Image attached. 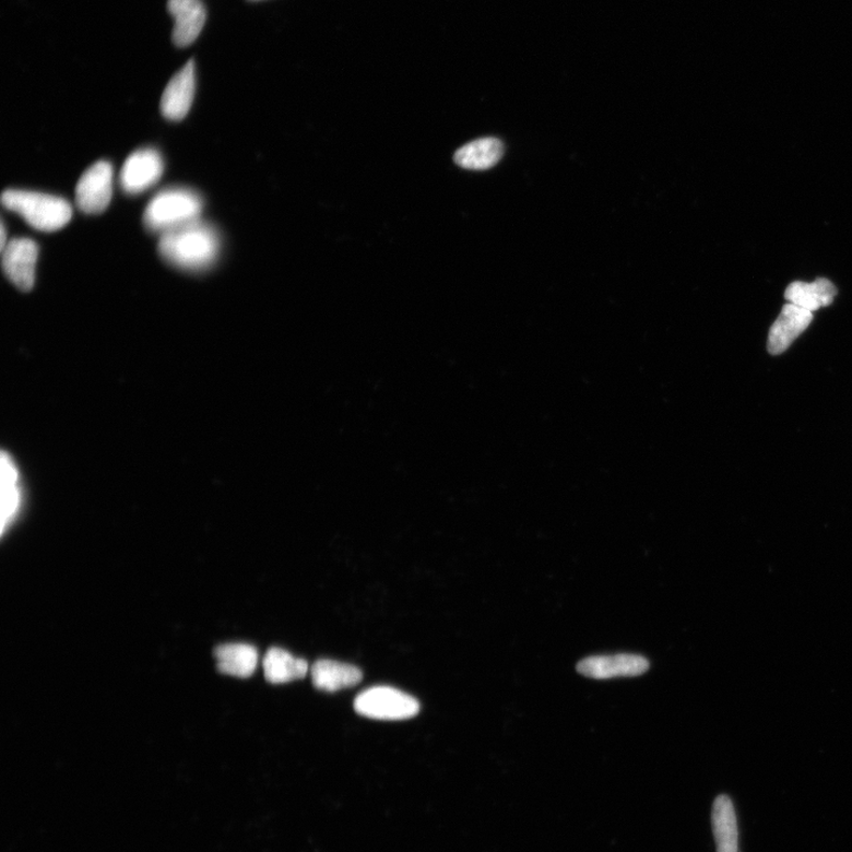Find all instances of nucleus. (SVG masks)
I'll return each mask as SVG.
<instances>
[{
    "label": "nucleus",
    "instance_id": "nucleus-13",
    "mask_svg": "<svg viewBox=\"0 0 852 852\" xmlns=\"http://www.w3.org/2000/svg\"><path fill=\"white\" fill-rule=\"evenodd\" d=\"M837 294L835 284L827 279H817L812 283L793 282L785 292L786 300L808 311L830 306Z\"/></svg>",
    "mask_w": 852,
    "mask_h": 852
},
{
    "label": "nucleus",
    "instance_id": "nucleus-5",
    "mask_svg": "<svg viewBox=\"0 0 852 852\" xmlns=\"http://www.w3.org/2000/svg\"><path fill=\"white\" fill-rule=\"evenodd\" d=\"M76 204L79 209L97 215L104 212L113 196V166L102 161L91 166L79 180L76 187Z\"/></svg>",
    "mask_w": 852,
    "mask_h": 852
},
{
    "label": "nucleus",
    "instance_id": "nucleus-14",
    "mask_svg": "<svg viewBox=\"0 0 852 852\" xmlns=\"http://www.w3.org/2000/svg\"><path fill=\"white\" fill-rule=\"evenodd\" d=\"M504 151V144L499 139L483 138L469 142L460 149L454 154V162L466 169L485 170L501 161Z\"/></svg>",
    "mask_w": 852,
    "mask_h": 852
},
{
    "label": "nucleus",
    "instance_id": "nucleus-6",
    "mask_svg": "<svg viewBox=\"0 0 852 852\" xmlns=\"http://www.w3.org/2000/svg\"><path fill=\"white\" fill-rule=\"evenodd\" d=\"M163 174L161 153L153 149H142L128 156L121 169L120 185L126 193L139 194L158 182Z\"/></svg>",
    "mask_w": 852,
    "mask_h": 852
},
{
    "label": "nucleus",
    "instance_id": "nucleus-18",
    "mask_svg": "<svg viewBox=\"0 0 852 852\" xmlns=\"http://www.w3.org/2000/svg\"><path fill=\"white\" fill-rule=\"evenodd\" d=\"M19 473L10 454H2V533L16 517L20 507Z\"/></svg>",
    "mask_w": 852,
    "mask_h": 852
},
{
    "label": "nucleus",
    "instance_id": "nucleus-15",
    "mask_svg": "<svg viewBox=\"0 0 852 852\" xmlns=\"http://www.w3.org/2000/svg\"><path fill=\"white\" fill-rule=\"evenodd\" d=\"M717 852H738V832L736 815L732 800L721 794L715 800L712 812Z\"/></svg>",
    "mask_w": 852,
    "mask_h": 852
},
{
    "label": "nucleus",
    "instance_id": "nucleus-1",
    "mask_svg": "<svg viewBox=\"0 0 852 852\" xmlns=\"http://www.w3.org/2000/svg\"><path fill=\"white\" fill-rule=\"evenodd\" d=\"M220 250L221 238L215 227L198 220L164 233L159 240L162 258L188 272H203L215 264Z\"/></svg>",
    "mask_w": 852,
    "mask_h": 852
},
{
    "label": "nucleus",
    "instance_id": "nucleus-12",
    "mask_svg": "<svg viewBox=\"0 0 852 852\" xmlns=\"http://www.w3.org/2000/svg\"><path fill=\"white\" fill-rule=\"evenodd\" d=\"M312 685L319 690L338 691L360 684L363 672L358 666L332 660H319L311 666Z\"/></svg>",
    "mask_w": 852,
    "mask_h": 852
},
{
    "label": "nucleus",
    "instance_id": "nucleus-3",
    "mask_svg": "<svg viewBox=\"0 0 852 852\" xmlns=\"http://www.w3.org/2000/svg\"><path fill=\"white\" fill-rule=\"evenodd\" d=\"M203 199L189 189L173 188L156 193L144 213V223L151 233L164 234L198 220Z\"/></svg>",
    "mask_w": 852,
    "mask_h": 852
},
{
    "label": "nucleus",
    "instance_id": "nucleus-7",
    "mask_svg": "<svg viewBox=\"0 0 852 852\" xmlns=\"http://www.w3.org/2000/svg\"><path fill=\"white\" fill-rule=\"evenodd\" d=\"M3 252L7 277L22 292H31L35 284L38 246L31 238H13Z\"/></svg>",
    "mask_w": 852,
    "mask_h": 852
},
{
    "label": "nucleus",
    "instance_id": "nucleus-10",
    "mask_svg": "<svg viewBox=\"0 0 852 852\" xmlns=\"http://www.w3.org/2000/svg\"><path fill=\"white\" fill-rule=\"evenodd\" d=\"M167 9L175 19V45L179 48L192 45L206 21V10L201 0H168Z\"/></svg>",
    "mask_w": 852,
    "mask_h": 852
},
{
    "label": "nucleus",
    "instance_id": "nucleus-8",
    "mask_svg": "<svg viewBox=\"0 0 852 852\" xmlns=\"http://www.w3.org/2000/svg\"><path fill=\"white\" fill-rule=\"evenodd\" d=\"M650 663L636 653H616V655L590 656L577 664L580 675L593 679L616 677H636L649 671Z\"/></svg>",
    "mask_w": 852,
    "mask_h": 852
},
{
    "label": "nucleus",
    "instance_id": "nucleus-16",
    "mask_svg": "<svg viewBox=\"0 0 852 852\" xmlns=\"http://www.w3.org/2000/svg\"><path fill=\"white\" fill-rule=\"evenodd\" d=\"M264 676L270 684L280 685L304 678L309 670L306 660L280 648L269 649L263 661Z\"/></svg>",
    "mask_w": 852,
    "mask_h": 852
},
{
    "label": "nucleus",
    "instance_id": "nucleus-19",
    "mask_svg": "<svg viewBox=\"0 0 852 852\" xmlns=\"http://www.w3.org/2000/svg\"><path fill=\"white\" fill-rule=\"evenodd\" d=\"M0 229H2V236H0V249H4L7 247V226L4 222H2V226H0Z\"/></svg>",
    "mask_w": 852,
    "mask_h": 852
},
{
    "label": "nucleus",
    "instance_id": "nucleus-2",
    "mask_svg": "<svg viewBox=\"0 0 852 852\" xmlns=\"http://www.w3.org/2000/svg\"><path fill=\"white\" fill-rule=\"evenodd\" d=\"M2 203L39 232L60 230L73 217V208L66 199L47 193L10 189L4 191Z\"/></svg>",
    "mask_w": 852,
    "mask_h": 852
},
{
    "label": "nucleus",
    "instance_id": "nucleus-9",
    "mask_svg": "<svg viewBox=\"0 0 852 852\" xmlns=\"http://www.w3.org/2000/svg\"><path fill=\"white\" fill-rule=\"evenodd\" d=\"M194 92V63L189 61L167 84L161 103L163 116L170 121H180L187 117L193 103Z\"/></svg>",
    "mask_w": 852,
    "mask_h": 852
},
{
    "label": "nucleus",
    "instance_id": "nucleus-17",
    "mask_svg": "<svg viewBox=\"0 0 852 852\" xmlns=\"http://www.w3.org/2000/svg\"><path fill=\"white\" fill-rule=\"evenodd\" d=\"M216 659L223 674L247 678L258 666L259 653L249 644H225L216 650Z\"/></svg>",
    "mask_w": 852,
    "mask_h": 852
},
{
    "label": "nucleus",
    "instance_id": "nucleus-4",
    "mask_svg": "<svg viewBox=\"0 0 852 852\" xmlns=\"http://www.w3.org/2000/svg\"><path fill=\"white\" fill-rule=\"evenodd\" d=\"M359 715L376 720H405L419 713V702L411 695L391 687H374L354 701Z\"/></svg>",
    "mask_w": 852,
    "mask_h": 852
},
{
    "label": "nucleus",
    "instance_id": "nucleus-11",
    "mask_svg": "<svg viewBox=\"0 0 852 852\" xmlns=\"http://www.w3.org/2000/svg\"><path fill=\"white\" fill-rule=\"evenodd\" d=\"M813 319V311L786 304L771 327L769 344H767L769 352L779 355L788 351L793 341L805 332Z\"/></svg>",
    "mask_w": 852,
    "mask_h": 852
}]
</instances>
